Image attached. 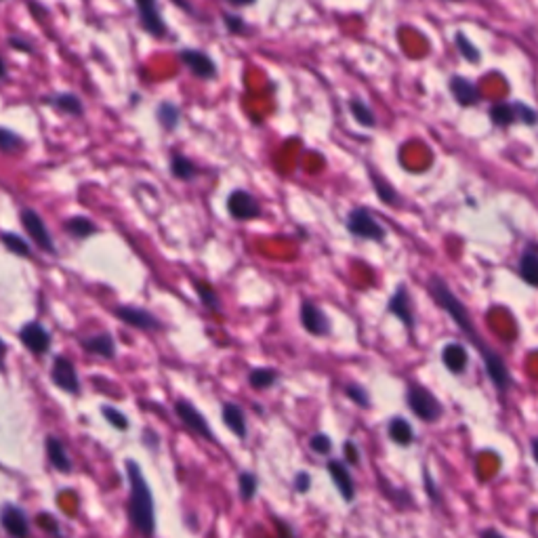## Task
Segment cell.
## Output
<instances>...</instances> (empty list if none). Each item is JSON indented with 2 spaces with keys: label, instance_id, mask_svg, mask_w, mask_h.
<instances>
[{
  "label": "cell",
  "instance_id": "1",
  "mask_svg": "<svg viewBox=\"0 0 538 538\" xmlns=\"http://www.w3.org/2000/svg\"><path fill=\"white\" fill-rule=\"evenodd\" d=\"M429 295L433 297V301L452 318V322L461 328V332L471 341V345L478 349V354L482 356L484 360V366H486V372L490 377V381L495 383V387L501 391V394H507L511 387H513V377L505 364V360L486 345V341L480 337L473 320H471V314L467 311V307L463 305V301L450 290V286L440 278V276H431L429 280Z\"/></svg>",
  "mask_w": 538,
  "mask_h": 538
},
{
  "label": "cell",
  "instance_id": "2",
  "mask_svg": "<svg viewBox=\"0 0 538 538\" xmlns=\"http://www.w3.org/2000/svg\"><path fill=\"white\" fill-rule=\"evenodd\" d=\"M126 473L130 484V499H128V518L135 530L145 538L156 534V513H154V497L152 490L141 473V467L135 461H126Z\"/></svg>",
  "mask_w": 538,
  "mask_h": 538
},
{
  "label": "cell",
  "instance_id": "3",
  "mask_svg": "<svg viewBox=\"0 0 538 538\" xmlns=\"http://www.w3.org/2000/svg\"><path fill=\"white\" fill-rule=\"evenodd\" d=\"M406 400H408L410 410H412L421 421H425V423H436L438 419H442L444 408H442V404L436 400V396H433L427 387H423V385H419V383H410V385H408V391H406Z\"/></svg>",
  "mask_w": 538,
  "mask_h": 538
},
{
  "label": "cell",
  "instance_id": "4",
  "mask_svg": "<svg viewBox=\"0 0 538 538\" xmlns=\"http://www.w3.org/2000/svg\"><path fill=\"white\" fill-rule=\"evenodd\" d=\"M347 229L364 240H375V242H383L385 240V229L379 225V221L372 217V213L368 208H354L347 217Z\"/></svg>",
  "mask_w": 538,
  "mask_h": 538
},
{
  "label": "cell",
  "instance_id": "5",
  "mask_svg": "<svg viewBox=\"0 0 538 538\" xmlns=\"http://www.w3.org/2000/svg\"><path fill=\"white\" fill-rule=\"evenodd\" d=\"M227 210L234 219L238 221H250L261 217V206L259 202L244 189H236L227 198Z\"/></svg>",
  "mask_w": 538,
  "mask_h": 538
},
{
  "label": "cell",
  "instance_id": "6",
  "mask_svg": "<svg viewBox=\"0 0 538 538\" xmlns=\"http://www.w3.org/2000/svg\"><path fill=\"white\" fill-rule=\"evenodd\" d=\"M175 412H177V417L181 419V423H183L187 429H191L194 433L202 436V438L208 440V442H215V436H213V431H210V425H208L206 419L196 410L194 404H189L187 400H179V402L175 404Z\"/></svg>",
  "mask_w": 538,
  "mask_h": 538
},
{
  "label": "cell",
  "instance_id": "7",
  "mask_svg": "<svg viewBox=\"0 0 538 538\" xmlns=\"http://www.w3.org/2000/svg\"><path fill=\"white\" fill-rule=\"evenodd\" d=\"M114 316L118 320H122L124 324L139 328V330H160L162 324L158 318H154L149 311L141 309V307H128V305H120L114 309Z\"/></svg>",
  "mask_w": 538,
  "mask_h": 538
},
{
  "label": "cell",
  "instance_id": "8",
  "mask_svg": "<svg viewBox=\"0 0 538 538\" xmlns=\"http://www.w3.org/2000/svg\"><path fill=\"white\" fill-rule=\"evenodd\" d=\"M21 223H23L25 231L32 236V240H34L40 248H44V250H48V253H53V250H55V246H53V238H51V234H48V229H46L44 221L40 219V215H38L36 210H32V208H23V210H21Z\"/></svg>",
  "mask_w": 538,
  "mask_h": 538
},
{
  "label": "cell",
  "instance_id": "9",
  "mask_svg": "<svg viewBox=\"0 0 538 538\" xmlns=\"http://www.w3.org/2000/svg\"><path fill=\"white\" fill-rule=\"evenodd\" d=\"M181 61L189 67V72L198 78H215L217 76V65L215 61L204 53V51H198V48H183L179 53Z\"/></svg>",
  "mask_w": 538,
  "mask_h": 538
},
{
  "label": "cell",
  "instance_id": "10",
  "mask_svg": "<svg viewBox=\"0 0 538 538\" xmlns=\"http://www.w3.org/2000/svg\"><path fill=\"white\" fill-rule=\"evenodd\" d=\"M301 322H303V328L314 335V337H324L330 332V324H328V318L326 314L311 301H303L301 305Z\"/></svg>",
  "mask_w": 538,
  "mask_h": 538
},
{
  "label": "cell",
  "instance_id": "11",
  "mask_svg": "<svg viewBox=\"0 0 538 538\" xmlns=\"http://www.w3.org/2000/svg\"><path fill=\"white\" fill-rule=\"evenodd\" d=\"M51 377H53V383L67 391V394H78L80 391V383H78V375H76V368L69 360L65 358H57L53 362V370H51Z\"/></svg>",
  "mask_w": 538,
  "mask_h": 538
},
{
  "label": "cell",
  "instance_id": "12",
  "mask_svg": "<svg viewBox=\"0 0 538 538\" xmlns=\"http://www.w3.org/2000/svg\"><path fill=\"white\" fill-rule=\"evenodd\" d=\"M387 311L394 314L408 330H412L415 326V318H412V305H410V295H408V288L402 284L398 286L396 295L389 299V305H387Z\"/></svg>",
  "mask_w": 538,
  "mask_h": 538
},
{
  "label": "cell",
  "instance_id": "13",
  "mask_svg": "<svg viewBox=\"0 0 538 538\" xmlns=\"http://www.w3.org/2000/svg\"><path fill=\"white\" fill-rule=\"evenodd\" d=\"M137 8H139V17H141V25L154 34V36H162L166 32V25L160 17V11L156 6V0H135Z\"/></svg>",
  "mask_w": 538,
  "mask_h": 538
},
{
  "label": "cell",
  "instance_id": "14",
  "mask_svg": "<svg viewBox=\"0 0 538 538\" xmlns=\"http://www.w3.org/2000/svg\"><path fill=\"white\" fill-rule=\"evenodd\" d=\"M328 473H330V478H332L337 490L341 492L343 501H345V503H351V501L356 499V486H354V480H351L349 469H347L343 463H339V461H330V463H328Z\"/></svg>",
  "mask_w": 538,
  "mask_h": 538
},
{
  "label": "cell",
  "instance_id": "15",
  "mask_svg": "<svg viewBox=\"0 0 538 538\" xmlns=\"http://www.w3.org/2000/svg\"><path fill=\"white\" fill-rule=\"evenodd\" d=\"M21 341H23V345H25L29 351H34V354H44V351L48 349V345H51V335L44 330V326L32 322V324L23 326V330H21Z\"/></svg>",
  "mask_w": 538,
  "mask_h": 538
},
{
  "label": "cell",
  "instance_id": "16",
  "mask_svg": "<svg viewBox=\"0 0 538 538\" xmlns=\"http://www.w3.org/2000/svg\"><path fill=\"white\" fill-rule=\"evenodd\" d=\"M0 522H2V528L13 538L27 537V520H25L23 511L17 509L15 505H6V507L2 509Z\"/></svg>",
  "mask_w": 538,
  "mask_h": 538
},
{
  "label": "cell",
  "instance_id": "17",
  "mask_svg": "<svg viewBox=\"0 0 538 538\" xmlns=\"http://www.w3.org/2000/svg\"><path fill=\"white\" fill-rule=\"evenodd\" d=\"M450 90H452V95L457 97V101H459L463 107L476 105V103L480 101V90H478V86H476L471 80L463 78V76H455V78L450 80Z\"/></svg>",
  "mask_w": 538,
  "mask_h": 538
},
{
  "label": "cell",
  "instance_id": "18",
  "mask_svg": "<svg viewBox=\"0 0 538 538\" xmlns=\"http://www.w3.org/2000/svg\"><path fill=\"white\" fill-rule=\"evenodd\" d=\"M442 360L450 372L461 375V372H465V368L469 364V354L461 343H448L442 351Z\"/></svg>",
  "mask_w": 538,
  "mask_h": 538
},
{
  "label": "cell",
  "instance_id": "19",
  "mask_svg": "<svg viewBox=\"0 0 538 538\" xmlns=\"http://www.w3.org/2000/svg\"><path fill=\"white\" fill-rule=\"evenodd\" d=\"M82 347L88 354H95V356H101V358H114L116 356V343H114V339L107 332H101V335H95L90 339H84Z\"/></svg>",
  "mask_w": 538,
  "mask_h": 538
},
{
  "label": "cell",
  "instance_id": "20",
  "mask_svg": "<svg viewBox=\"0 0 538 538\" xmlns=\"http://www.w3.org/2000/svg\"><path fill=\"white\" fill-rule=\"evenodd\" d=\"M223 423L227 425V429L234 436L246 438V417H244V412L238 404H225L223 406Z\"/></svg>",
  "mask_w": 538,
  "mask_h": 538
},
{
  "label": "cell",
  "instance_id": "21",
  "mask_svg": "<svg viewBox=\"0 0 538 538\" xmlns=\"http://www.w3.org/2000/svg\"><path fill=\"white\" fill-rule=\"evenodd\" d=\"M520 276L524 278V282H528L530 286H537L538 282V255L534 244H530L520 259Z\"/></svg>",
  "mask_w": 538,
  "mask_h": 538
},
{
  "label": "cell",
  "instance_id": "22",
  "mask_svg": "<svg viewBox=\"0 0 538 538\" xmlns=\"http://www.w3.org/2000/svg\"><path fill=\"white\" fill-rule=\"evenodd\" d=\"M46 452H48V459H51V463H53L55 469H59V471H63V473L72 471V461H69V457H67L63 444H61L57 438H48V440H46Z\"/></svg>",
  "mask_w": 538,
  "mask_h": 538
},
{
  "label": "cell",
  "instance_id": "23",
  "mask_svg": "<svg viewBox=\"0 0 538 538\" xmlns=\"http://www.w3.org/2000/svg\"><path fill=\"white\" fill-rule=\"evenodd\" d=\"M44 103H51L53 107L69 114V116H82L84 107H82V101L80 97L72 95V93H61V95H55L51 99H44Z\"/></svg>",
  "mask_w": 538,
  "mask_h": 538
},
{
  "label": "cell",
  "instance_id": "24",
  "mask_svg": "<svg viewBox=\"0 0 538 538\" xmlns=\"http://www.w3.org/2000/svg\"><path fill=\"white\" fill-rule=\"evenodd\" d=\"M389 438L398 444V446H410L412 440H415V433H412V427L408 421L404 419H394L389 423Z\"/></svg>",
  "mask_w": 538,
  "mask_h": 538
},
{
  "label": "cell",
  "instance_id": "25",
  "mask_svg": "<svg viewBox=\"0 0 538 538\" xmlns=\"http://www.w3.org/2000/svg\"><path fill=\"white\" fill-rule=\"evenodd\" d=\"M170 173H173L177 179L191 181V179L198 175V168H196V164H194L189 158L175 154V156H173V160H170Z\"/></svg>",
  "mask_w": 538,
  "mask_h": 538
},
{
  "label": "cell",
  "instance_id": "26",
  "mask_svg": "<svg viewBox=\"0 0 538 538\" xmlns=\"http://www.w3.org/2000/svg\"><path fill=\"white\" fill-rule=\"evenodd\" d=\"M490 118H492V122H495L497 126H509V124H513V122L518 120V118H516V109H513V105H509V103H497V105H492Z\"/></svg>",
  "mask_w": 538,
  "mask_h": 538
},
{
  "label": "cell",
  "instance_id": "27",
  "mask_svg": "<svg viewBox=\"0 0 538 538\" xmlns=\"http://www.w3.org/2000/svg\"><path fill=\"white\" fill-rule=\"evenodd\" d=\"M196 292H198L200 303H202L206 309H210V311H215V314L221 309V301H219V295L215 292V288H210V286L204 284V282H196Z\"/></svg>",
  "mask_w": 538,
  "mask_h": 538
},
{
  "label": "cell",
  "instance_id": "28",
  "mask_svg": "<svg viewBox=\"0 0 538 538\" xmlns=\"http://www.w3.org/2000/svg\"><path fill=\"white\" fill-rule=\"evenodd\" d=\"M278 381V372L271 370V368H257L248 375V383L255 387V389H267L271 387L274 383Z\"/></svg>",
  "mask_w": 538,
  "mask_h": 538
},
{
  "label": "cell",
  "instance_id": "29",
  "mask_svg": "<svg viewBox=\"0 0 538 538\" xmlns=\"http://www.w3.org/2000/svg\"><path fill=\"white\" fill-rule=\"evenodd\" d=\"M65 229H67L72 236H76V238H88L90 234L97 231L95 223L88 221V219H84V217H74V219H69V221L65 223Z\"/></svg>",
  "mask_w": 538,
  "mask_h": 538
},
{
  "label": "cell",
  "instance_id": "30",
  "mask_svg": "<svg viewBox=\"0 0 538 538\" xmlns=\"http://www.w3.org/2000/svg\"><path fill=\"white\" fill-rule=\"evenodd\" d=\"M349 109H351L354 118H356L360 124H364V126H375V124H377L372 109H370L364 101H360V99H351V101H349Z\"/></svg>",
  "mask_w": 538,
  "mask_h": 538
},
{
  "label": "cell",
  "instance_id": "31",
  "mask_svg": "<svg viewBox=\"0 0 538 538\" xmlns=\"http://www.w3.org/2000/svg\"><path fill=\"white\" fill-rule=\"evenodd\" d=\"M158 118H160L162 126H166V128L173 130V128L179 124V107L173 105V103H168V101H164V103L158 107Z\"/></svg>",
  "mask_w": 538,
  "mask_h": 538
},
{
  "label": "cell",
  "instance_id": "32",
  "mask_svg": "<svg viewBox=\"0 0 538 538\" xmlns=\"http://www.w3.org/2000/svg\"><path fill=\"white\" fill-rule=\"evenodd\" d=\"M23 145V141L13 133V130H8V128H2L0 126V152H4V154H13V152H17L19 147Z\"/></svg>",
  "mask_w": 538,
  "mask_h": 538
},
{
  "label": "cell",
  "instance_id": "33",
  "mask_svg": "<svg viewBox=\"0 0 538 538\" xmlns=\"http://www.w3.org/2000/svg\"><path fill=\"white\" fill-rule=\"evenodd\" d=\"M103 417H105V421L114 427V429H118V431H126L128 429V419L120 412V410H116V408H112V406H103Z\"/></svg>",
  "mask_w": 538,
  "mask_h": 538
},
{
  "label": "cell",
  "instance_id": "34",
  "mask_svg": "<svg viewBox=\"0 0 538 538\" xmlns=\"http://www.w3.org/2000/svg\"><path fill=\"white\" fill-rule=\"evenodd\" d=\"M240 497L244 501H250L255 499L257 495V476L255 473H240Z\"/></svg>",
  "mask_w": 538,
  "mask_h": 538
},
{
  "label": "cell",
  "instance_id": "35",
  "mask_svg": "<svg viewBox=\"0 0 538 538\" xmlns=\"http://www.w3.org/2000/svg\"><path fill=\"white\" fill-rule=\"evenodd\" d=\"M457 46H459V51L463 53V57H465L467 61H473V63L480 61V51L467 40V36H465L463 32L457 34Z\"/></svg>",
  "mask_w": 538,
  "mask_h": 538
},
{
  "label": "cell",
  "instance_id": "36",
  "mask_svg": "<svg viewBox=\"0 0 538 538\" xmlns=\"http://www.w3.org/2000/svg\"><path fill=\"white\" fill-rule=\"evenodd\" d=\"M2 242L8 250H13L15 255H29V246L25 244L23 238L15 236V234H2Z\"/></svg>",
  "mask_w": 538,
  "mask_h": 538
},
{
  "label": "cell",
  "instance_id": "37",
  "mask_svg": "<svg viewBox=\"0 0 538 538\" xmlns=\"http://www.w3.org/2000/svg\"><path fill=\"white\" fill-rule=\"evenodd\" d=\"M372 183H375V189H377V194H379V198H381L383 202H387V204H396L398 196H396V191H394V187H391L389 183L381 181L377 175H372Z\"/></svg>",
  "mask_w": 538,
  "mask_h": 538
},
{
  "label": "cell",
  "instance_id": "38",
  "mask_svg": "<svg viewBox=\"0 0 538 538\" xmlns=\"http://www.w3.org/2000/svg\"><path fill=\"white\" fill-rule=\"evenodd\" d=\"M309 446H311V450H314L316 455H328V452L332 450V442H330V438H328L326 433H316V436L311 438Z\"/></svg>",
  "mask_w": 538,
  "mask_h": 538
},
{
  "label": "cell",
  "instance_id": "39",
  "mask_svg": "<svg viewBox=\"0 0 538 538\" xmlns=\"http://www.w3.org/2000/svg\"><path fill=\"white\" fill-rule=\"evenodd\" d=\"M347 396H349V400H354L360 408H368V406H370V398H368L366 389L360 387V385H349V387H347Z\"/></svg>",
  "mask_w": 538,
  "mask_h": 538
},
{
  "label": "cell",
  "instance_id": "40",
  "mask_svg": "<svg viewBox=\"0 0 538 538\" xmlns=\"http://www.w3.org/2000/svg\"><path fill=\"white\" fill-rule=\"evenodd\" d=\"M513 109H516V118L518 120H524L526 124H534L537 122V114L530 107H526L524 103H516Z\"/></svg>",
  "mask_w": 538,
  "mask_h": 538
},
{
  "label": "cell",
  "instance_id": "41",
  "mask_svg": "<svg viewBox=\"0 0 538 538\" xmlns=\"http://www.w3.org/2000/svg\"><path fill=\"white\" fill-rule=\"evenodd\" d=\"M225 25L231 34H242L246 29V23L238 15H225Z\"/></svg>",
  "mask_w": 538,
  "mask_h": 538
},
{
  "label": "cell",
  "instance_id": "42",
  "mask_svg": "<svg viewBox=\"0 0 538 538\" xmlns=\"http://www.w3.org/2000/svg\"><path fill=\"white\" fill-rule=\"evenodd\" d=\"M345 457H347V461L351 463V465H358L360 463V450H358V446H356V442H345Z\"/></svg>",
  "mask_w": 538,
  "mask_h": 538
},
{
  "label": "cell",
  "instance_id": "43",
  "mask_svg": "<svg viewBox=\"0 0 538 538\" xmlns=\"http://www.w3.org/2000/svg\"><path fill=\"white\" fill-rule=\"evenodd\" d=\"M8 46L15 48V51H21V53H32V44L25 42V40H21V38H17V36L8 38Z\"/></svg>",
  "mask_w": 538,
  "mask_h": 538
},
{
  "label": "cell",
  "instance_id": "44",
  "mask_svg": "<svg viewBox=\"0 0 538 538\" xmlns=\"http://www.w3.org/2000/svg\"><path fill=\"white\" fill-rule=\"evenodd\" d=\"M309 486H311V478H309V473H299V476H297V480H295V488H297V492H307V490H309Z\"/></svg>",
  "mask_w": 538,
  "mask_h": 538
},
{
  "label": "cell",
  "instance_id": "45",
  "mask_svg": "<svg viewBox=\"0 0 538 538\" xmlns=\"http://www.w3.org/2000/svg\"><path fill=\"white\" fill-rule=\"evenodd\" d=\"M38 524H40V526H46V528H48V532H51V534H55V537H59V534H57V524H55V522H53V520H48V518H46V516H40V518H38Z\"/></svg>",
  "mask_w": 538,
  "mask_h": 538
},
{
  "label": "cell",
  "instance_id": "46",
  "mask_svg": "<svg viewBox=\"0 0 538 538\" xmlns=\"http://www.w3.org/2000/svg\"><path fill=\"white\" fill-rule=\"evenodd\" d=\"M482 538H505L503 534H499L495 528H486L484 532H482Z\"/></svg>",
  "mask_w": 538,
  "mask_h": 538
},
{
  "label": "cell",
  "instance_id": "47",
  "mask_svg": "<svg viewBox=\"0 0 538 538\" xmlns=\"http://www.w3.org/2000/svg\"><path fill=\"white\" fill-rule=\"evenodd\" d=\"M280 537H282V538H292V534H290V530H288V526L280 524Z\"/></svg>",
  "mask_w": 538,
  "mask_h": 538
},
{
  "label": "cell",
  "instance_id": "48",
  "mask_svg": "<svg viewBox=\"0 0 538 538\" xmlns=\"http://www.w3.org/2000/svg\"><path fill=\"white\" fill-rule=\"evenodd\" d=\"M227 2H231L236 6H246V4H253L255 0H227Z\"/></svg>",
  "mask_w": 538,
  "mask_h": 538
},
{
  "label": "cell",
  "instance_id": "49",
  "mask_svg": "<svg viewBox=\"0 0 538 538\" xmlns=\"http://www.w3.org/2000/svg\"><path fill=\"white\" fill-rule=\"evenodd\" d=\"M6 76V63H4V59L0 57V78H4Z\"/></svg>",
  "mask_w": 538,
  "mask_h": 538
},
{
  "label": "cell",
  "instance_id": "50",
  "mask_svg": "<svg viewBox=\"0 0 538 538\" xmlns=\"http://www.w3.org/2000/svg\"><path fill=\"white\" fill-rule=\"evenodd\" d=\"M4 349H6V347H4V343L0 341V360H2V356H4Z\"/></svg>",
  "mask_w": 538,
  "mask_h": 538
}]
</instances>
